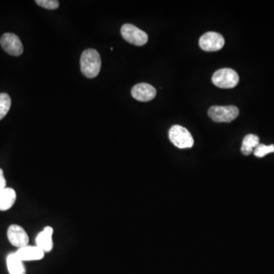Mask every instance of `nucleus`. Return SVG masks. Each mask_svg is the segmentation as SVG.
<instances>
[{
    "instance_id": "f257e3e1",
    "label": "nucleus",
    "mask_w": 274,
    "mask_h": 274,
    "mask_svg": "<svg viewBox=\"0 0 274 274\" xmlns=\"http://www.w3.org/2000/svg\"><path fill=\"white\" fill-rule=\"evenodd\" d=\"M80 64L81 71L85 77L89 79L95 78L101 70V57L97 50L88 49L82 53Z\"/></svg>"
},
{
    "instance_id": "f03ea898",
    "label": "nucleus",
    "mask_w": 274,
    "mask_h": 274,
    "mask_svg": "<svg viewBox=\"0 0 274 274\" xmlns=\"http://www.w3.org/2000/svg\"><path fill=\"white\" fill-rule=\"evenodd\" d=\"M171 142L179 149H188L194 146L192 135L185 127L175 125L169 130Z\"/></svg>"
},
{
    "instance_id": "7ed1b4c3",
    "label": "nucleus",
    "mask_w": 274,
    "mask_h": 274,
    "mask_svg": "<svg viewBox=\"0 0 274 274\" xmlns=\"http://www.w3.org/2000/svg\"><path fill=\"white\" fill-rule=\"evenodd\" d=\"M212 81L218 88H233L239 83V76L233 69H220L214 73Z\"/></svg>"
},
{
    "instance_id": "20e7f679",
    "label": "nucleus",
    "mask_w": 274,
    "mask_h": 274,
    "mask_svg": "<svg viewBox=\"0 0 274 274\" xmlns=\"http://www.w3.org/2000/svg\"><path fill=\"white\" fill-rule=\"evenodd\" d=\"M208 115L215 122L230 123L238 118L239 110L233 105L212 106L208 111Z\"/></svg>"
},
{
    "instance_id": "39448f33",
    "label": "nucleus",
    "mask_w": 274,
    "mask_h": 274,
    "mask_svg": "<svg viewBox=\"0 0 274 274\" xmlns=\"http://www.w3.org/2000/svg\"><path fill=\"white\" fill-rule=\"evenodd\" d=\"M121 35L124 40L136 46H143L148 42L147 34L140 28L130 24H125L121 27Z\"/></svg>"
},
{
    "instance_id": "423d86ee",
    "label": "nucleus",
    "mask_w": 274,
    "mask_h": 274,
    "mask_svg": "<svg viewBox=\"0 0 274 274\" xmlns=\"http://www.w3.org/2000/svg\"><path fill=\"white\" fill-rule=\"evenodd\" d=\"M0 44L2 48L12 56H20L23 53V45L20 38L13 33H6L1 37Z\"/></svg>"
},
{
    "instance_id": "0eeeda50",
    "label": "nucleus",
    "mask_w": 274,
    "mask_h": 274,
    "mask_svg": "<svg viewBox=\"0 0 274 274\" xmlns=\"http://www.w3.org/2000/svg\"><path fill=\"white\" fill-rule=\"evenodd\" d=\"M199 44L200 48L205 51H218L224 46L225 39L218 33L207 32L200 37Z\"/></svg>"
},
{
    "instance_id": "6e6552de",
    "label": "nucleus",
    "mask_w": 274,
    "mask_h": 274,
    "mask_svg": "<svg viewBox=\"0 0 274 274\" xmlns=\"http://www.w3.org/2000/svg\"><path fill=\"white\" fill-rule=\"evenodd\" d=\"M7 236L13 246L21 248L28 245L29 238L28 234L23 228L19 225H11L7 231Z\"/></svg>"
},
{
    "instance_id": "1a4fd4ad",
    "label": "nucleus",
    "mask_w": 274,
    "mask_h": 274,
    "mask_svg": "<svg viewBox=\"0 0 274 274\" xmlns=\"http://www.w3.org/2000/svg\"><path fill=\"white\" fill-rule=\"evenodd\" d=\"M132 96L139 101H149L155 98L156 90L148 83H140L133 86L131 91Z\"/></svg>"
},
{
    "instance_id": "9d476101",
    "label": "nucleus",
    "mask_w": 274,
    "mask_h": 274,
    "mask_svg": "<svg viewBox=\"0 0 274 274\" xmlns=\"http://www.w3.org/2000/svg\"><path fill=\"white\" fill-rule=\"evenodd\" d=\"M53 229L51 226H46L43 231L37 234L36 237V246L44 253L50 252L53 248Z\"/></svg>"
},
{
    "instance_id": "9b49d317",
    "label": "nucleus",
    "mask_w": 274,
    "mask_h": 274,
    "mask_svg": "<svg viewBox=\"0 0 274 274\" xmlns=\"http://www.w3.org/2000/svg\"><path fill=\"white\" fill-rule=\"evenodd\" d=\"M16 254L22 261H35L44 257L45 253L37 246H27L19 248Z\"/></svg>"
},
{
    "instance_id": "f8f14e48",
    "label": "nucleus",
    "mask_w": 274,
    "mask_h": 274,
    "mask_svg": "<svg viewBox=\"0 0 274 274\" xmlns=\"http://www.w3.org/2000/svg\"><path fill=\"white\" fill-rule=\"evenodd\" d=\"M16 200V193L13 188H6L0 192V210L11 209Z\"/></svg>"
},
{
    "instance_id": "ddd939ff",
    "label": "nucleus",
    "mask_w": 274,
    "mask_h": 274,
    "mask_svg": "<svg viewBox=\"0 0 274 274\" xmlns=\"http://www.w3.org/2000/svg\"><path fill=\"white\" fill-rule=\"evenodd\" d=\"M22 261L16 253H12L7 257V263L10 274H25V268Z\"/></svg>"
},
{
    "instance_id": "4468645a",
    "label": "nucleus",
    "mask_w": 274,
    "mask_h": 274,
    "mask_svg": "<svg viewBox=\"0 0 274 274\" xmlns=\"http://www.w3.org/2000/svg\"><path fill=\"white\" fill-rule=\"evenodd\" d=\"M259 144H260V139L258 136L254 134L247 135L245 136L243 142H242L241 151L243 155H251Z\"/></svg>"
},
{
    "instance_id": "2eb2a0df",
    "label": "nucleus",
    "mask_w": 274,
    "mask_h": 274,
    "mask_svg": "<svg viewBox=\"0 0 274 274\" xmlns=\"http://www.w3.org/2000/svg\"><path fill=\"white\" fill-rule=\"evenodd\" d=\"M12 100L7 93H0V120L5 118L11 107Z\"/></svg>"
},
{
    "instance_id": "dca6fc26",
    "label": "nucleus",
    "mask_w": 274,
    "mask_h": 274,
    "mask_svg": "<svg viewBox=\"0 0 274 274\" xmlns=\"http://www.w3.org/2000/svg\"><path fill=\"white\" fill-rule=\"evenodd\" d=\"M272 152H274L273 144L266 146V145L260 144V143L254 150V155L256 157H258V158L264 157L265 155L269 153H272Z\"/></svg>"
},
{
    "instance_id": "f3484780",
    "label": "nucleus",
    "mask_w": 274,
    "mask_h": 274,
    "mask_svg": "<svg viewBox=\"0 0 274 274\" xmlns=\"http://www.w3.org/2000/svg\"><path fill=\"white\" fill-rule=\"evenodd\" d=\"M36 4L47 10H56L60 6V3L57 0H37Z\"/></svg>"
},
{
    "instance_id": "a211bd4d",
    "label": "nucleus",
    "mask_w": 274,
    "mask_h": 274,
    "mask_svg": "<svg viewBox=\"0 0 274 274\" xmlns=\"http://www.w3.org/2000/svg\"><path fill=\"white\" fill-rule=\"evenodd\" d=\"M7 188V181L4 175V171L0 169V192Z\"/></svg>"
}]
</instances>
